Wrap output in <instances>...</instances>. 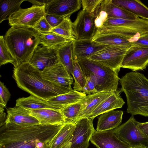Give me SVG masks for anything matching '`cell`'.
I'll return each mask as SVG.
<instances>
[{"instance_id": "cell-45", "label": "cell", "mask_w": 148, "mask_h": 148, "mask_svg": "<svg viewBox=\"0 0 148 148\" xmlns=\"http://www.w3.org/2000/svg\"><path fill=\"white\" fill-rule=\"evenodd\" d=\"M4 108L0 106V127L5 124L7 115L4 112Z\"/></svg>"}, {"instance_id": "cell-5", "label": "cell", "mask_w": 148, "mask_h": 148, "mask_svg": "<svg viewBox=\"0 0 148 148\" xmlns=\"http://www.w3.org/2000/svg\"><path fill=\"white\" fill-rule=\"evenodd\" d=\"M78 61L85 76L90 75L95 78L97 92H113L117 90L118 72L89 58Z\"/></svg>"}, {"instance_id": "cell-11", "label": "cell", "mask_w": 148, "mask_h": 148, "mask_svg": "<svg viewBox=\"0 0 148 148\" xmlns=\"http://www.w3.org/2000/svg\"><path fill=\"white\" fill-rule=\"evenodd\" d=\"M95 18L93 16L82 10L78 13L73 22L77 40H92L97 30Z\"/></svg>"}, {"instance_id": "cell-16", "label": "cell", "mask_w": 148, "mask_h": 148, "mask_svg": "<svg viewBox=\"0 0 148 148\" xmlns=\"http://www.w3.org/2000/svg\"><path fill=\"white\" fill-rule=\"evenodd\" d=\"M72 41L73 59L77 61L88 58L107 46L99 44L92 40H75Z\"/></svg>"}, {"instance_id": "cell-44", "label": "cell", "mask_w": 148, "mask_h": 148, "mask_svg": "<svg viewBox=\"0 0 148 148\" xmlns=\"http://www.w3.org/2000/svg\"><path fill=\"white\" fill-rule=\"evenodd\" d=\"M51 1V0H26L31 3L32 5L40 7L45 6Z\"/></svg>"}, {"instance_id": "cell-40", "label": "cell", "mask_w": 148, "mask_h": 148, "mask_svg": "<svg viewBox=\"0 0 148 148\" xmlns=\"http://www.w3.org/2000/svg\"><path fill=\"white\" fill-rule=\"evenodd\" d=\"M45 17L52 28L58 26L65 18L63 16L46 14Z\"/></svg>"}, {"instance_id": "cell-21", "label": "cell", "mask_w": 148, "mask_h": 148, "mask_svg": "<svg viewBox=\"0 0 148 148\" xmlns=\"http://www.w3.org/2000/svg\"><path fill=\"white\" fill-rule=\"evenodd\" d=\"M120 90H117L102 101L88 118L93 120L98 116L115 109L121 108L125 103L120 95Z\"/></svg>"}, {"instance_id": "cell-26", "label": "cell", "mask_w": 148, "mask_h": 148, "mask_svg": "<svg viewBox=\"0 0 148 148\" xmlns=\"http://www.w3.org/2000/svg\"><path fill=\"white\" fill-rule=\"evenodd\" d=\"M117 5L136 16L148 20V7L139 0H112Z\"/></svg>"}, {"instance_id": "cell-18", "label": "cell", "mask_w": 148, "mask_h": 148, "mask_svg": "<svg viewBox=\"0 0 148 148\" xmlns=\"http://www.w3.org/2000/svg\"><path fill=\"white\" fill-rule=\"evenodd\" d=\"M29 110L30 114L39 121L40 124L55 125L65 123L60 110L50 108Z\"/></svg>"}, {"instance_id": "cell-1", "label": "cell", "mask_w": 148, "mask_h": 148, "mask_svg": "<svg viewBox=\"0 0 148 148\" xmlns=\"http://www.w3.org/2000/svg\"><path fill=\"white\" fill-rule=\"evenodd\" d=\"M64 124L23 126L5 123L0 128V148H49Z\"/></svg>"}, {"instance_id": "cell-20", "label": "cell", "mask_w": 148, "mask_h": 148, "mask_svg": "<svg viewBox=\"0 0 148 148\" xmlns=\"http://www.w3.org/2000/svg\"><path fill=\"white\" fill-rule=\"evenodd\" d=\"M119 26L125 27L138 32L141 35L148 32V20L139 18L135 20L108 18L103 27Z\"/></svg>"}, {"instance_id": "cell-8", "label": "cell", "mask_w": 148, "mask_h": 148, "mask_svg": "<svg viewBox=\"0 0 148 148\" xmlns=\"http://www.w3.org/2000/svg\"><path fill=\"white\" fill-rule=\"evenodd\" d=\"M45 14V6L32 5L27 8H21L12 14L8 18V23L11 26H34Z\"/></svg>"}, {"instance_id": "cell-30", "label": "cell", "mask_w": 148, "mask_h": 148, "mask_svg": "<svg viewBox=\"0 0 148 148\" xmlns=\"http://www.w3.org/2000/svg\"><path fill=\"white\" fill-rule=\"evenodd\" d=\"M25 0H0V23L8 19L10 16L21 8L20 6Z\"/></svg>"}, {"instance_id": "cell-9", "label": "cell", "mask_w": 148, "mask_h": 148, "mask_svg": "<svg viewBox=\"0 0 148 148\" xmlns=\"http://www.w3.org/2000/svg\"><path fill=\"white\" fill-rule=\"evenodd\" d=\"M93 121L88 118L84 117L75 122L74 123L75 127L70 140L62 148H79L89 143L95 130Z\"/></svg>"}, {"instance_id": "cell-13", "label": "cell", "mask_w": 148, "mask_h": 148, "mask_svg": "<svg viewBox=\"0 0 148 148\" xmlns=\"http://www.w3.org/2000/svg\"><path fill=\"white\" fill-rule=\"evenodd\" d=\"M41 72L45 68L59 62L57 49L38 46L29 62Z\"/></svg>"}, {"instance_id": "cell-42", "label": "cell", "mask_w": 148, "mask_h": 148, "mask_svg": "<svg viewBox=\"0 0 148 148\" xmlns=\"http://www.w3.org/2000/svg\"><path fill=\"white\" fill-rule=\"evenodd\" d=\"M131 43L132 46L148 47V32L139 36Z\"/></svg>"}, {"instance_id": "cell-36", "label": "cell", "mask_w": 148, "mask_h": 148, "mask_svg": "<svg viewBox=\"0 0 148 148\" xmlns=\"http://www.w3.org/2000/svg\"><path fill=\"white\" fill-rule=\"evenodd\" d=\"M103 0H82V10L93 16L95 18L101 10Z\"/></svg>"}, {"instance_id": "cell-32", "label": "cell", "mask_w": 148, "mask_h": 148, "mask_svg": "<svg viewBox=\"0 0 148 148\" xmlns=\"http://www.w3.org/2000/svg\"><path fill=\"white\" fill-rule=\"evenodd\" d=\"M70 16L65 17L57 27L52 29L51 32L58 34L65 38L73 40H77V36Z\"/></svg>"}, {"instance_id": "cell-31", "label": "cell", "mask_w": 148, "mask_h": 148, "mask_svg": "<svg viewBox=\"0 0 148 148\" xmlns=\"http://www.w3.org/2000/svg\"><path fill=\"white\" fill-rule=\"evenodd\" d=\"M70 40L52 32L40 35V44L43 46L56 49Z\"/></svg>"}, {"instance_id": "cell-43", "label": "cell", "mask_w": 148, "mask_h": 148, "mask_svg": "<svg viewBox=\"0 0 148 148\" xmlns=\"http://www.w3.org/2000/svg\"><path fill=\"white\" fill-rule=\"evenodd\" d=\"M138 126L148 140V122L140 123L138 122Z\"/></svg>"}, {"instance_id": "cell-6", "label": "cell", "mask_w": 148, "mask_h": 148, "mask_svg": "<svg viewBox=\"0 0 148 148\" xmlns=\"http://www.w3.org/2000/svg\"><path fill=\"white\" fill-rule=\"evenodd\" d=\"M113 131L119 139L130 147L148 146V140L139 128L138 121L133 116Z\"/></svg>"}, {"instance_id": "cell-37", "label": "cell", "mask_w": 148, "mask_h": 148, "mask_svg": "<svg viewBox=\"0 0 148 148\" xmlns=\"http://www.w3.org/2000/svg\"><path fill=\"white\" fill-rule=\"evenodd\" d=\"M86 76V83L82 92L86 95H90L97 92V83L95 77L92 75Z\"/></svg>"}, {"instance_id": "cell-19", "label": "cell", "mask_w": 148, "mask_h": 148, "mask_svg": "<svg viewBox=\"0 0 148 148\" xmlns=\"http://www.w3.org/2000/svg\"><path fill=\"white\" fill-rule=\"evenodd\" d=\"M112 92H101L86 95L81 100V109L74 123L81 118H88L92 112Z\"/></svg>"}, {"instance_id": "cell-17", "label": "cell", "mask_w": 148, "mask_h": 148, "mask_svg": "<svg viewBox=\"0 0 148 148\" xmlns=\"http://www.w3.org/2000/svg\"><path fill=\"white\" fill-rule=\"evenodd\" d=\"M5 123H10L20 126H32L40 124L39 121L31 115L29 110L15 106L7 109Z\"/></svg>"}, {"instance_id": "cell-41", "label": "cell", "mask_w": 148, "mask_h": 148, "mask_svg": "<svg viewBox=\"0 0 148 148\" xmlns=\"http://www.w3.org/2000/svg\"><path fill=\"white\" fill-rule=\"evenodd\" d=\"M108 18L107 13L104 10H101L95 18V24L97 29L103 27L104 23Z\"/></svg>"}, {"instance_id": "cell-3", "label": "cell", "mask_w": 148, "mask_h": 148, "mask_svg": "<svg viewBox=\"0 0 148 148\" xmlns=\"http://www.w3.org/2000/svg\"><path fill=\"white\" fill-rule=\"evenodd\" d=\"M119 81L121 86L120 91L126 97L127 113L148 117V79L143 74L133 71Z\"/></svg>"}, {"instance_id": "cell-14", "label": "cell", "mask_w": 148, "mask_h": 148, "mask_svg": "<svg viewBox=\"0 0 148 148\" xmlns=\"http://www.w3.org/2000/svg\"><path fill=\"white\" fill-rule=\"evenodd\" d=\"M81 6V0H51L45 6V12L65 17L78 11Z\"/></svg>"}, {"instance_id": "cell-28", "label": "cell", "mask_w": 148, "mask_h": 148, "mask_svg": "<svg viewBox=\"0 0 148 148\" xmlns=\"http://www.w3.org/2000/svg\"><path fill=\"white\" fill-rule=\"evenodd\" d=\"M15 106L29 110L44 108L58 110L49 105L47 101L42 100L31 95L27 97H23L17 99L16 101Z\"/></svg>"}, {"instance_id": "cell-23", "label": "cell", "mask_w": 148, "mask_h": 148, "mask_svg": "<svg viewBox=\"0 0 148 148\" xmlns=\"http://www.w3.org/2000/svg\"><path fill=\"white\" fill-rule=\"evenodd\" d=\"M86 96L82 92L73 90L69 92L53 97L47 101L50 105L61 110L65 107L80 101Z\"/></svg>"}, {"instance_id": "cell-27", "label": "cell", "mask_w": 148, "mask_h": 148, "mask_svg": "<svg viewBox=\"0 0 148 148\" xmlns=\"http://www.w3.org/2000/svg\"><path fill=\"white\" fill-rule=\"evenodd\" d=\"M57 53L59 62L72 75L74 60L72 41H69L60 46L57 49Z\"/></svg>"}, {"instance_id": "cell-34", "label": "cell", "mask_w": 148, "mask_h": 148, "mask_svg": "<svg viewBox=\"0 0 148 148\" xmlns=\"http://www.w3.org/2000/svg\"><path fill=\"white\" fill-rule=\"evenodd\" d=\"M81 106L80 101L68 105L61 110L65 123H74L79 114Z\"/></svg>"}, {"instance_id": "cell-12", "label": "cell", "mask_w": 148, "mask_h": 148, "mask_svg": "<svg viewBox=\"0 0 148 148\" xmlns=\"http://www.w3.org/2000/svg\"><path fill=\"white\" fill-rule=\"evenodd\" d=\"M41 74L44 79L52 83L71 90H73L71 87L73 82V78L60 63L45 68Z\"/></svg>"}, {"instance_id": "cell-29", "label": "cell", "mask_w": 148, "mask_h": 148, "mask_svg": "<svg viewBox=\"0 0 148 148\" xmlns=\"http://www.w3.org/2000/svg\"><path fill=\"white\" fill-rule=\"evenodd\" d=\"M75 125L73 123H65L60 130L49 148H62L71 138Z\"/></svg>"}, {"instance_id": "cell-24", "label": "cell", "mask_w": 148, "mask_h": 148, "mask_svg": "<svg viewBox=\"0 0 148 148\" xmlns=\"http://www.w3.org/2000/svg\"><path fill=\"white\" fill-rule=\"evenodd\" d=\"M101 44L129 48L132 42L118 34L110 33H97L92 40Z\"/></svg>"}, {"instance_id": "cell-15", "label": "cell", "mask_w": 148, "mask_h": 148, "mask_svg": "<svg viewBox=\"0 0 148 148\" xmlns=\"http://www.w3.org/2000/svg\"><path fill=\"white\" fill-rule=\"evenodd\" d=\"M97 148H130L127 145L121 140L113 130L98 131L95 130L90 139Z\"/></svg>"}, {"instance_id": "cell-22", "label": "cell", "mask_w": 148, "mask_h": 148, "mask_svg": "<svg viewBox=\"0 0 148 148\" xmlns=\"http://www.w3.org/2000/svg\"><path fill=\"white\" fill-rule=\"evenodd\" d=\"M123 111L111 110L104 113L98 118L96 130L98 131L113 130L119 126Z\"/></svg>"}, {"instance_id": "cell-7", "label": "cell", "mask_w": 148, "mask_h": 148, "mask_svg": "<svg viewBox=\"0 0 148 148\" xmlns=\"http://www.w3.org/2000/svg\"><path fill=\"white\" fill-rule=\"evenodd\" d=\"M129 48L107 46L88 58L119 72L124 57Z\"/></svg>"}, {"instance_id": "cell-39", "label": "cell", "mask_w": 148, "mask_h": 148, "mask_svg": "<svg viewBox=\"0 0 148 148\" xmlns=\"http://www.w3.org/2000/svg\"><path fill=\"white\" fill-rule=\"evenodd\" d=\"M11 94L3 83L0 82V104L6 106Z\"/></svg>"}, {"instance_id": "cell-2", "label": "cell", "mask_w": 148, "mask_h": 148, "mask_svg": "<svg viewBox=\"0 0 148 148\" xmlns=\"http://www.w3.org/2000/svg\"><path fill=\"white\" fill-rule=\"evenodd\" d=\"M41 72L27 62L14 67L12 77L19 88L43 100L71 91L45 79Z\"/></svg>"}, {"instance_id": "cell-47", "label": "cell", "mask_w": 148, "mask_h": 148, "mask_svg": "<svg viewBox=\"0 0 148 148\" xmlns=\"http://www.w3.org/2000/svg\"><path fill=\"white\" fill-rule=\"evenodd\" d=\"M130 148H148V146H138L134 147H130Z\"/></svg>"}, {"instance_id": "cell-38", "label": "cell", "mask_w": 148, "mask_h": 148, "mask_svg": "<svg viewBox=\"0 0 148 148\" xmlns=\"http://www.w3.org/2000/svg\"><path fill=\"white\" fill-rule=\"evenodd\" d=\"M32 28L37 32L40 35L51 32L52 29L46 19L45 16Z\"/></svg>"}, {"instance_id": "cell-33", "label": "cell", "mask_w": 148, "mask_h": 148, "mask_svg": "<svg viewBox=\"0 0 148 148\" xmlns=\"http://www.w3.org/2000/svg\"><path fill=\"white\" fill-rule=\"evenodd\" d=\"M72 75L74 80L73 90L82 92L86 83V76L78 61L74 60Z\"/></svg>"}, {"instance_id": "cell-25", "label": "cell", "mask_w": 148, "mask_h": 148, "mask_svg": "<svg viewBox=\"0 0 148 148\" xmlns=\"http://www.w3.org/2000/svg\"><path fill=\"white\" fill-rule=\"evenodd\" d=\"M101 9L107 13L108 18L135 20L139 18L125 9L116 5L112 2V0H103L101 4Z\"/></svg>"}, {"instance_id": "cell-10", "label": "cell", "mask_w": 148, "mask_h": 148, "mask_svg": "<svg viewBox=\"0 0 148 148\" xmlns=\"http://www.w3.org/2000/svg\"><path fill=\"white\" fill-rule=\"evenodd\" d=\"M148 65V47L131 45L125 55L121 67L136 71L145 69Z\"/></svg>"}, {"instance_id": "cell-4", "label": "cell", "mask_w": 148, "mask_h": 148, "mask_svg": "<svg viewBox=\"0 0 148 148\" xmlns=\"http://www.w3.org/2000/svg\"><path fill=\"white\" fill-rule=\"evenodd\" d=\"M4 38L8 48L16 60L17 66L29 62L40 44L39 34L33 28L27 26H11Z\"/></svg>"}, {"instance_id": "cell-35", "label": "cell", "mask_w": 148, "mask_h": 148, "mask_svg": "<svg viewBox=\"0 0 148 148\" xmlns=\"http://www.w3.org/2000/svg\"><path fill=\"white\" fill-rule=\"evenodd\" d=\"M17 66L15 59L8 48L4 40V36H0V66L8 63Z\"/></svg>"}, {"instance_id": "cell-46", "label": "cell", "mask_w": 148, "mask_h": 148, "mask_svg": "<svg viewBox=\"0 0 148 148\" xmlns=\"http://www.w3.org/2000/svg\"><path fill=\"white\" fill-rule=\"evenodd\" d=\"M89 145V143L82 145L79 148H88Z\"/></svg>"}]
</instances>
